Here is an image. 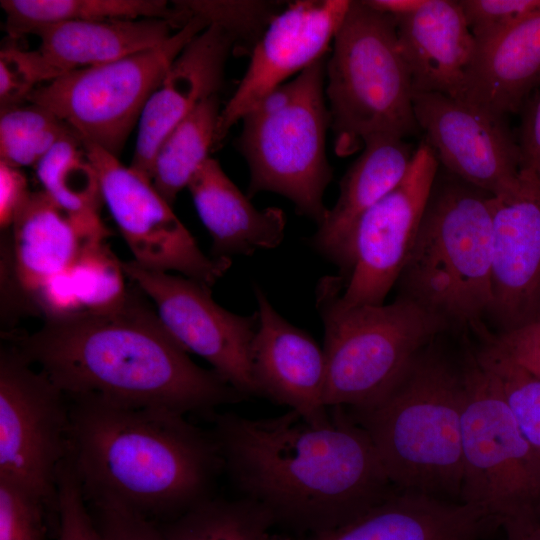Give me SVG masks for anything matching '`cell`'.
<instances>
[{"label":"cell","instance_id":"1","mask_svg":"<svg viewBox=\"0 0 540 540\" xmlns=\"http://www.w3.org/2000/svg\"><path fill=\"white\" fill-rule=\"evenodd\" d=\"M329 409L320 424L293 410L261 419L213 414L211 433L238 496L299 536L344 525L397 489L366 431L344 407Z\"/></svg>","mask_w":540,"mask_h":540},{"label":"cell","instance_id":"2","mask_svg":"<svg viewBox=\"0 0 540 540\" xmlns=\"http://www.w3.org/2000/svg\"><path fill=\"white\" fill-rule=\"evenodd\" d=\"M140 293L129 287L112 307L45 318L37 331L11 344L68 399L186 415L247 398L213 369L194 363Z\"/></svg>","mask_w":540,"mask_h":540},{"label":"cell","instance_id":"3","mask_svg":"<svg viewBox=\"0 0 540 540\" xmlns=\"http://www.w3.org/2000/svg\"><path fill=\"white\" fill-rule=\"evenodd\" d=\"M68 400L69 458L86 499L166 522L213 497L223 466L211 432L168 409Z\"/></svg>","mask_w":540,"mask_h":540},{"label":"cell","instance_id":"4","mask_svg":"<svg viewBox=\"0 0 540 540\" xmlns=\"http://www.w3.org/2000/svg\"><path fill=\"white\" fill-rule=\"evenodd\" d=\"M438 338L378 402L348 413L395 488L461 502L463 364Z\"/></svg>","mask_w":540,"mask_h":540},{"label":"cell","instance_id":"5","mask_svg":"<svg viewBox=\"0 0 540 540\" xmlns=\"http://www.w3.org/2000/svg\"><path fill=\"white\" fill-rule=\"evenodd\" d=\"M492 198L439 165L395 285L450 330H477L491 304Z\"/></svg>","mask_w":540,"mask_h":540},{"label":"cell","instance_id":"6","mask_svg":"<svg viewBox=\"0 0 540 540\" xmlns=\"http://www.w3.org/2000/svg\"><path fill=\"white\" fill-rule=\"evenodd\" d=\"M343 280L325 276L316 289L324 325L325 403L359 410L378 402L415 356L450 331L445 321L401 297L389 304L346 305Z\"/></svg>","mask_w":540,"mask_h":540},{"label":"cell","instance_id":"7","mask_svg":"<svg viewBox=\"0 0 540 540\" xmlns=\"http://www.w3.org/2000/svg\"><path fill=\"white\" fill-rule=\"evenodd\" d=\"M330 127L339 156L376 134L406 138L421 132L411 75L396 20L366 1H351L326 64Z\"/></svg>","mask_w":540,"mask_h":540},{"label":"cell","instance_id":"8","mask_svg":"<svg viewBox=\"0 0 540 540\" xmlns=\"http://www.w3.org/2000/svg\"><path fill=\"white\" fill-rule=\"evenodd\" d=\"M462 364L460 500L480 508L513 537L540 524V456L472 347Z\"/></svg>","mask_w":540,"mask_h":540},{"label":"cell","instance_id":"9","mask_svg":"<svg viewBox=\"0 0 540 540\" xmlns=\"http://www.w3.org/2000/svg\"><path fill=\"white\" fill-rule=\"evenodd\" d=\"M327 59L322 57L295 77L296 92L280 109L248 112L237 139L250 170L247 196L278 193L318 227L329 212L323 195L332 179L325 149L331 123L324 98Z\"/></svg>","mask_w":540,"mask_h":540},{"label":"cell","instance_id":"10","mask_svg":"<svg viewBox=\"0 0 540 540\" xmlns=\"http://www.w3.org/2000/svg\"><path fill=\"white\" fill-rule=\"evenodd\" d=\"M207 27L193 17L164 44L65 72L35 88L27 101L51 111L83 140L118 157L170 65Z\"/></svg>","mask_w":540,"mask_h":540},{"label":"cell","instance_id":"11","mask_svg":"<svg viewBox=\"0 0 540 540\" xmlns=\"http://www.w3.org/2000/svg\"><path fill=\"white\" fill-rule=\"evenodd\" d=\"M69 451V400L13 344L2 345L0 476L36 493L58 517L57 477Z\"/></svg>","mask_w":540,"mask_h":540},{"label":"cell","instance_id":"12","mask_svg":"<svg viewBox=\"0 0 540 540\" xmlns=\"http://www.w3.org/2000/svg\"><path fill=\"white\" fill-rule=\"evenodd\" d=\"M438 168L433 150L421 141L403 180L358 219L338 274L342 303L384 304L412 247Z\"/></svg>","mask_w":540,"mask_h":540},{"label":"cell","instance_id":"13","mask_svg":"<svg viewBox=\"0 0 540 540\" xmlns=\"http://www.w3.org/2000/svg\"><path fill=\"white\" fill-rule=\"evenodd\" d=\"M84 144L94 165L102 198L144 268L176 271L209 287L230 268V258L206 256L151 181L124 166L103 148Z\"/></svg>","mask_w":540,"mask_h":540},{"label":"cell","instance_id":"14","mask_svg":"<svg viewBox=\"0 0 540 540\" xmlns=\"http://www.w3.org/2000/svg\"><path fill=\"white\" fill-rule=\"evenodd\" d=\"M125 277L154 303L171 335L187 351L205 359L228 384L246 397L258 396L251 369V346L258 318L218 305L210 287L185 276L121 262Z\"/></svg>","mask_w":540,"mask_h":540},{"label":"cell","instance_id":"15","mask_svg":"<svg viewBox=\"0 0 540 540\" xmlns=\"http://www.w3.org/2000/svg\"><path fill=\"white\" fill-rule=\"evenodd\" d=\"M413 108L441 167L493 196L514 185L522 163L507 117L440 93L414 94Z\"/></svg>","mask_w":540,"mask_h":540},{"label":"cell","instance_id":"16","mask_svg":"<svg viewBox=\"0 0 540 540\" xmlns=\"http://www.w3.org/2000/svg\"><path fill=\"white\" fill-rule=\"evenodd\" d=\"M491 304L494 333L540 322V179L521 168L514 185L493 196Z\"/></svg>","mask_w":540,"mask_h":540},{"label":"cell","instance_id":"17","mask_svg":"<svg viewBox=\"0 0 540 540\" xmlns=\"http://www.w3.org/2000/svg\"><path fill=\"white\" fill-rule=\"evenodd\" d=\"M350 2L296 1L274 17L253 48L249 66L236 91L221 109L215 145H219L229 129L268 93L326 56Z\"/></svg>","mask_w":540,"mask_h":540},{"label":"cell","instance_id":"18","mask_svg":"<svg viewBox=\"0 0 540 540\" xmlns=\"http://www.w3.org/2000/svg\"><path fill=\"white\" fill-rule=\"evenodd\" d=\"M258 325L251 346V369L258 396L287 406L320 424L330 418L325 403L326 357L312 336L280 315L254 285Z\"/></svg>","mask_w":540,"mask_h":540},{"label":"cell","instance_id":"19","mask_svg":"<svg viewBox=\"0 0 540 540\" xmlns=\"http://www.w3.org/2000/svg\"><path fill=\"white\" fill-rule=\"evenodd\" d=\"M233 51V39L214 24L185 46L143 109L131 169L152 182L153 164L162 142L201 102L217 95Z\"/></svg>","mask_w":540,"mask_h":540},{"label":"cell","instance_id":"20","mask_svg":"<svg viewBox=\"0 0 540 540\" xmlns=\"http://www.w3.org/2000/svg\"><path fill=\"white\" fill-rule=\"evenodd\" d=\"M497 528L474 505L396 489L356 519L294 540H481Z\"/></svg>","mask_w":540,"mask_h":540},{"label":"cell","instance_id":"21","mask_svg":"<svg viewBox=\"0 0 540 540\" xmlns=\"http://www.w3.org/2000/svg\"><path fill=\"white\" fill-rule=\"evenodd\" d=\"M12 273L28 299L49 279L66 272L109 231L101 218L76 217L44 191L32 192L12 225Z\"/></svg>","mask_w":540,"mask_h":540},{"label":"cell","instance_id":"22","mask_svg":"<svg viewBox=\"0 0 540 540\" xmlns=\"http://www.w3.org/2000/svg\"><path fill=\"white\" fill-rule=\"evenodd\" d=\"M395 20L414 94L459 98L476 51L459 1L426 0L417 12Z\"/></svg>","mask_w":540,"mask_h":540},{"label":"cell","instance_id":"23","mask_svg":"<svg viewBox=\"0 0 540 540\" xmlns=\"http://www.w3.org/2000/svg\"><path fill=\"white\" fill-rule=\"evenodd\" d=\"M415 149L405 138L389 134H376L364 140L362 153L340 181L334 207L311 239L315 251L339 270L354 225L403 180Z\"/></svg>","mask_w":540,"mask_h":540},{"label":"cell","instance_id":"24","mask_svg":"<svg viewBox=\"0 0 540 540\" xmlns=\"http://www.w3.org/2000/svg\"><path fill=\"white\" fill-rule=\"evenodd\" d=\"M539 83L540 7L476 48L459 98L507 117Z\"/></svg>","mask_w":540,"mask_h":540},{"label":"cell","instance_id":"25","mask_svg":"<svg viewBox=\"0 0 540 540\" xmlns=\"http://www.w3.org/2000/svg\"><path fill=\"white\" fill-rule=\"evenodd\" d=\"M188 189L196 211L212 239V257L252 255L273 249L285 237L286 218L277 207L257 209L247 195L209 157L191 179Z\"/></svg>","mask_w":540,"mask_h":540},{"label":"cell","instance_id":"26","mask_svg":"<svg viewBox=\"0 0 540 540\" xmlns=\"http://www.w3.org/2000/svg\"><path fill=\"white\" fill-rule=\"evenodd\" d=\"M175 25L165 19L70 21L37 29L39 51L61 74L102 65L164 44ZM179 30V29H177Z\"/></svg>","mask_w":540,"mask_h":540},{"label":"cell","instance_id":"27","mask_svg":"<svg viewBox=\"0 0 540 540\" xmlns=\"http://www.w3.org/2000/svg\"><path fill=\"white\" fill-rule=\"evenodd\" d=\"M11 39L70 21L157 18L181 29L190 19L163 0H1Z\"/></svg>","mask_w":540,"mask_h":540},{"label":"cell","instance_id":"28","mask_svg":"<svg viewBox=\"0 0 540 540\" xmlns=\"http://www.w3.org/2000/svg\"><path fill=\"white\" fill-rule=\"evenodd\" d=\"M220 112L218 95L209 97L177 124L159 147L152 184L169 205L210 157Z\"/></svg>","mask_w":540,"mask_h":540},{"label":"cell","instance_id":"29","mask_svg":"<svg viewBox=\"0 0 540 540\" xmlns=\"http://www.w3.org/2000/svg\"><path fill=\"white\" fill-rule=\"evenodd\" d=\"M34 169L42 191L59 207L76 217L100 218L98 174L76 132L60 139Z\"/></svg>","mask_w":540,"mask_h":540},{"label":"cell","instance_id":"30","mask_svg":"<svg viewBox=\"0 0 540 540\" xmlns=\"http://www.w3.org/2000/svg\"><path fill=\"white\" fill-rule=\"evenodd\" d=\"M158 526L165 540H265L275 523L250 499L213 496Z\"/></svg>","mask_w":540,"mask_h":540},{"label":"cell","instance_id":"31","mask_svg":"<svg viewBox=\"0 0 540 540\" xmlns=\"http://www.w3.org/2000/svg\"><path fill=\"white\" fill-rule=\"evenodd\" d=\"M472 347L479 364L493 377L526 439L540 456V379L514 362L491 339L488 327Z\"/></svg>","mask_w":540,"mask_h":540},{"label":"cell","instance_id":"32","mask_svg":"<svg viewBox=\"0 0 540 540\" xmlns=\"http://www.w3.org/2000/svg\"><path fill=\"white\" fill-rule=\"evenodd\" d=\"M75 132L51 111L30 103L1 110L0 162L35 167L64 136Z\"/></svg>","mask_w":540,"mask_h":540},{"label":"cell","instance_id":"33","mask_svg":"<svg viewBox=\"0 0 540 540\" xmlns=\"http://www.w3.org/2000/svg\"><path fill=\"white\" fill-rule=\"evenodd\" d=\"M173 5L190 19L198 17L207 25H217L234 41L233 52L253 50L267 26L278 15L277 2L182 0Z\"/></svg>","mask_w":540,"mask_h":540},{"label":"cell","instance_id":"34","mask_svg":"<svg viewBox=\"0 0 540 540\" xmlns=\"http://www.w3.org/2000/svg\"><path fill=\"white\" fill-rule=\"evenodd\" d=\"M67 273L80 311L112 307L128 292L121 262L104 242L86 249Z\"/></svg>","mask_w":540,"mask_h":540},{"label":"cell","instance_id":"35","mask_svg":"<svg viewBox=\"0 0 540 540\" xmlns=\"http://www.w3.org/2000/svg\"><path fill=\"white\" fill-rule=\"evenodd\" d=\"M51 517L58 520L40 496L0 476V540H47Z\"/></svg>","mask_w":540,"mask_h":540},{"label":"cell","instance_id":"36","mask_svg":"<svg viewBox=\"0 0 540 540\" xmlns=\"http://www.w3.org/2000/svg\"><path fill=\"white\" fill-rule=\"evenodd\" d=\"M60 75L39 50H25L12 42L6 44L0 51L1 110L22 105L39 84Z\"/></svg>","mask_w":540,"mask_h":540},{"label":"cell","instance_id":"37","mask_svg":"<svg viewBox=\"0 0 540 540\" xmlns=\"http://www.w3.org/2000/svg\"><path fill=\"white\" fill-rule=\"evenodd\" d=\"M57 540H102L94 522L81 481L69 458L57 477Z\"/></svg>","mask_w":540,"mask_h":540},{"label":"cell","instance_id":"38","mask_svg":"<svg viewBox=\"0 0 540 540\" xmlns=\"http://www.w3.org/2000/svg\"><path fill=\"white\" fill-rule=\"evenodd\" d=\"M467 26L481 47L540 7V0H458Z\"/></svg>","mask_w":540,"mask_h":540},{"label":"cell","instance_id":"39","mask_svg":"<svg viewBox=\"0 0 540 540\" xmlns=\"http://www.w3.org/2000/svg\"><path fill=\"white\" fill-rule=\"evenodd\" d=\"M86 501L102 540H165L158 524L113 499Z\"/></svg>","mask_w":540,"mask_h":540},{"label":"cell","instance_id":"40","mask_svg":"<svg viewBox=\"0 0 540 540\" xmlns=\"http://www.w3.org/2000/svg\"><path fill=\"white\" fill-rule=\"evenodd\" d=\"M489 335L514 362L540 379V322L502 333L489 330Z\"/></svg>","mask_w":540,"mask_h":540},{"label":"cell","instance_id":"41","mask_svg":"<svg viewBox=\"0 0 540 540\" xmlns=\"http://www.w3.org/2000/svg\"><path fill=\"white\" fill-rule=\"evenodd\" d=\"M516 133L521 168L531 169L540 179V83L525 100Z\"/></svg>","mask_w":540,"mask_h":540},{"label":"cell","instance_id":"42","mask_svg":"<svg viewBox=\"0 0 540 540\" xmlns=\"http://www.w3.org/2000/svg\"><path fill=\"white\" fill-rule=\"evenodd\" d=\"M28 181L20 168L0 162V227L6 230L31 196Z\"/></svg>","mask_w":540,"mask_h":540},{"label":"cell","instance_id":"43","mask_svg":"<svg viewBox=\"0 0 540 540\" xmlns=\"http://www.w3.org/2000/svg\"><path fill=\"white\" fill-rule=\"evenodd\" d=\"M426 0H366L374 9L400 19L417 12Z\"/></svg>","mask_w":540,"mask_h":540},{"label":"cell","instance_id":"44","mask_svg":"<svg viewBox=\"0 0 540 540\" xmlns=\"http://www.w3.org/2000/svg\"><path fill=\"white\" fill-rule=\"evenodd\" d=\"M505 540H540V524L513 537H506Z\"/></svg>","mask_w":540,"mask_h":540},{"label":"cell","instance_id":"45","mask_svg":"<svg viewBox=\"0 0 540 540\" xmlns=\"http://www.w3.org/2000/svg\"><path fill=\"white\" fill-rule=\"evenodd\" d=\"M265 540H294V537L286 534L270 533Z\"/></svg>","mask_w":540,"mask_h":540}]
</instances>
